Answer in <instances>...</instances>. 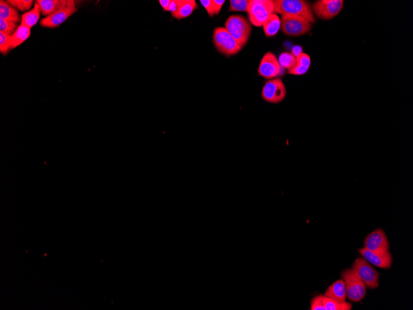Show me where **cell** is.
Here are the masks:
<instances>
[{
    "label": "cell",
    "instance_id": "1",
    "mask_svg": "<svg viewBox=\"0 0 413 310\" xmlns=\"http://www.w3.org/2000/svg\"><path fill=\"white\" fill-rule=\"evenodd\" d=\"M274 13L281 15H291L301 17L315 23L316 18L313 7L308 1L304 0H274Z\"/></svg>",
    "mask_w": 413,
    "mask_h": 310
},
{
    "label": "cell",
    "instance_id": "2",
    "mask_svg": "<svg viewBox=\"0 0 413 310\" xmlns=\"http://www.w3.org/2000/svg\"><path fill=\"white\" fill-rule=\"evenodd\" d=\"M225 29L242 48L248 43L251 35V23L244 16L232 15L227 19Z\"/></svg>",
    "mask_w": 413,
    "mask_h": 310
},
{
    "label": "cell",
    "instance_id": "3",
    "mask_svg": "<svg viewBox=\"0 0 413 310\" xmlns=\"http://www.w3.org/2000/svg\"><path fill=\"white\" fill-rule=\"evenodd\" d=\"M273 13V0H250L247 14L250 22L254 26H263L269 16Z\"/></svg>",
    "mask_w": 413,
    "mask_h": 310
},
{
    "label": "cell",
    "instance_id": "4",
    "mask_svg": "<svg viewBox=\"0 0 413 310\" xmlns=\"http://www.w3.org/2000/svg\"><path fill=\"white\" fill-rule=\"evenodd\" d=\"M214 44L220 53L227 56L236 55L242 48L225 28L219 27L215 29L213 36Z\"/></svg>",
    "mask_w": 413,
    "mask_h": 310
},
{
    "label": "cell",
    "instance_id": "5",
    "mask_svg": "<svg viewBox=\"0 0 413 310\" xmlns=\"http://www.w3.org/2000/svg\"><path fill=\"white\" fill-rule=\"evenodd\" d=\"M341 277L345 282L346 297L351 301H361L366 296L367 287L362 280L359 279L352 269H346L341 272Z\"/></svg>",
    "mask_w": 413,
    "mask_h": 310
},
{
    "label": "cell",
    "instance_id": "6",
    "mask_svg": "<svg viewBox=\"0 0 413 310\" xmlns=\"http://www.w3.org/2000/svg\"><path fill=\"white\" fill-rule=\"evenodd\" d=\"M280 29L283 33L290 37H299L308 34L312 29V24L301 17L282 15Z\"/></svg>",
    "mask_w": 413,
    "mask_h": 310
},
{
    "label": "cell",
    "instance_id": "7",
    "mask_svg": "<svg viewBox=\"0 0 413 310\" xmlns=\"http://www.w3.org/2000/svg\"><path fill=\"white\" fill-rule=\"evenodd\" d=\"M355 274L362 280L366 287L375 289L379 285V275L364 258H358L351 268Z\"/></svg>",
    "mask_w": 413,
    "mask_h": 310
},
{
    "label": "cell",
    "instance_id": "8",
    "mask_svg": "<svg viewBox=\"0 0 413 310\" xmlns=\"http://www.w3.org/2000/svg\"><path fill=\"white\" fill-rule=\"evenodd\" d=\"M287 90L283 81L279 78L271 80L265 84L262 88L261 96L266 102L271 103H280L285 98Z\"/></svg>",
    "mask_w": 413,
    "mask_h": 310
},
{
    "label": "cell",
    "instance_id": "9",
    "mask_svg": "<svg viewBox=\"0 0 413 310\" xmlns=\"http://www.w3.org/2000/svg\"><path fill=\"white\" fill-rule=\"evenodd\" d=\"M343 2V0H319L312 7L314 13L318 18L328 20L340 13Z\"/></svg>",
    "mask_w": 413,
    "mask_h": 310
},
{
    "label": "cell",
    "instance_id": "10",
    "mask_svg": "<svg viewBox=\"0 0 413 310\" xmlns=\"http://www.w3.org/2000/svg\"><path fill=\"white\" fill-rule=\"evenodd\" d=\"M77 11L78 9L76 8L75 1L71 0L70 3L68 5L59 9L51 15L42 19L41 21V26L46 28H57L65 22Z\"/></svg>",
    "mask_w": 413,
    "mask_h": 310
},
{
    "label": "cell",
    "instance_id": "11",
    "mask_svg": "<svg viewBox=\"0 0 413 310\" xmlns=\"http://www.w3.org/2000/svg\"><path fill=\"white\" fill-rule=\"evenodd\" d=\"M281 71V66L275 54L268 51L262 57L258 68V73L262 77L270 80L276 77Z\"/></svg>",
    "mask_w": 413,
    "mask_h": 310
},
{
    "label": "cell",
    "instance_id": "12",
    "mask_svg": "<svg viewBox=\"0 0 413 310\" xmlns=\"http://www.w3.org/2000/svg\"><path fill=\"white\" fill-rule=\"evenodd\" d=\"M365 248L372 252H389L390 243L384 231L378 228L368 234L365 238Z\"/></svg>",
    "mask_w": 413,
    "mask_h": 310
},
{
    "label": "cell",
    "instance_id": "13",
    "mask_svg": "<svg viewBox=\"0 0 413 310\" xmlns=\"http://www.w3.org/2000/svg\"><path fill=\"white\" fill-rule=\"evenodd\" d=\"M358 252L368 263L382 269H390L392 265V257L390 252H377L360 248Z\"/></svg>",
    "mask_w": 413,
    "mask_h": 310
},
{
    "label": "cell",
    "instance_id": "14",
    "mask_svg": "<svg viewBox=\"0 0 413 310\" xmlns=\"http://www.w3.org/2000/svg\"><path fill=\"white\" fill-rule=\"evenodd\" d=\"M324 295L335 300L336 302H345L346 291L345 282H344L343 279H339L333 282L326 290Z\"/></svg>",
    "mask_w": 413,
    "mask_h": 310
},
{
    "label": "cell",
    "instance_id": "15",
    "mask_svg": "<svg viewBox=\"0 0 413 310\" xmlns=\"http://www.w3.org/2000/svg\"><path fill=\"white\" fill-rule=\"evenodd\" d=\"M70 1L71 0H38L37 3L41 7L42 15L46 17L68 5Z\"/></svg>",
    "mask_w": 413,
    "mask_h": 310
},
{
    "label": "cell",
    "instance_id": "16",
    "mask_svg": "<svg viewBox=\"0 0 413 310\" xmlns=\"http://www.w3.org/2000/svg\"><path fill=\"white\" fill-rule=\"evenodd\" d=\"M177 10L172 13L173 18L177 19L187 18L198 8L195 0H177Z\"/></svg>",
    "mask_w": 413,
    "mask_h": 310
},
{
    "label": "cell",
    "instance_id": "17",
    "mask_svg": "<svg viewBox=\"0 0 413 310\" xmlns=\"http://www.w3.org/2000/svg\"><path fill=\"white\" fill-rule=\"evenodd\" d=\"M265 35L268 38L275 36L280 29V19L276 14H272L262 26Z\"/></svg>",
    "mask_w": 413,
    "mask_h": 310
},
{
    "label": "cell",
    "instance_id": "18",
    "mask_svg": "<svg viewBox=\"0 0 413 310\" xmlns=\"http://www.w3.org/2000/svg\"><path fill=\"white\" fill-rule=\"evenodd\" d=\"M0 19L17 23L21 20L16 9L6 1H0Z\"/></svg>",
    "mask_w": 413,
    "mask_h": 310
},
{
    "label": "cell",
    "instance_id": "19",
    "mask_svg": "<svg viewBox=\"0 0 413 310\" xmlns=\"http://www.w3.org/2000/svg\"><path fill=\"white\" fill-rule=\"evenodd\" d=\"M41 13V7L38 3H36L31 10L27 12L22 16L21 24L31 29L38 23Z\"/></svg>",
    "mask_w": 413,
    "mask_h": 310
},
{
    "label": "cell",
    "instance_id": "20",
    "mask_svg": "<svg viewBox=\"0 0 413 310\" xmlns=\"http://www.w3.org/2000/svg\"><path fill=\"white\" fill-rule=\"evenodd\" d=\"M30 36H31V29L21 24L17 27L16 30L11 36V49L21 45L29 38Z\"/></svg>",
    "mask_w": 413,
    "mask_h": 310
},
{
    "label": "cell",
    "instance_id": "21",
    "mask_svg": "<svg viewBox=\"0 0 413 310\" xmlns=\"http://www.w3.org/2000/svg\"><path fill=\"white\" fill-rule=\"evenodd\" d=\"M323 303L326 310H351L352 305L348 302L340 303L323 295Z\"/></svg>",
    "mask_w": 413,
    "mask_h": 310
},
{
    "label": "cell",
    "instance_id": "22",
    "mask_svg": "<svg viewBox=\"0 0 413 310\" xmlns=\"http://www.w3.org/2000/svg\"><path fill=\"white\" fill-rule=\"evenodd\" d=\"M278 60L281 67L288 69V70H290L297 65L296 58L292 55L291 53H281Z\"/></svg>",
    "mask_w": 413,
    "mask_h": 310
},
{
    "label": "cell",
    "instance_id": "23",
    "mask_svg": "<svg viewBox=\"0 0 413 310\" xmlns=\"http://www.w3.org/2000/svg\"><path fill=\"white\" fill-rule=\"evenodd\" d=\"M250 0H230L229 12H246L248 10Z\"/></svg>",
    "mask_w": 413,
    "mask_h": 310
},
{
    "label": "cell",
    "instance_id": "24",
    "mask_svg": "<svg viewBox=\"0 0 413 310\" xmlns=\"http://www.w3.org/2000/svg\"><path fill=\"white\" fill-rule=\"evenodd\" d=\"M6 2L15 9L21 11H29L33 4L32 0H8Z\"/></svg>",
    "mask_w": 413,
    "mask_h": 310
},
{
    "label": "cell",
    "instance_id": "25",
    "mask_svg": "<svg viewBox=\"0 0 413 310\" xmlns=\"http://www.w3.org/2000/svg\"><path fill=\"white\" fill-rule=\"evenodd\" d=\"M11 36L0 32V51L1 53L3 55H6L10 49H11Z\"/></svg>",
    "mask_w": 413,
    "mask_h": 310
},
{
    "label": "cell",
    "instance_id": "26",
    "mask_svg": "<svg viewBox=\"0 0 413 310\" xmlns=\"http://www.w3.org/2000/svg\"><path fill=\"white\" fill-rule=\"evenodd\" d=\"M17 29L16 23L0 19V32L11 36Z\"/></svg>",
    "mask_w": 413,
    "mask_h": 310
},
{
    "label": "cell",
    "instance_id": "27",
    "mask_svg": "<svg viewBox=\"0 0 413 310\" xmlns=\"http://www.w3.org/2000/svg\"><path fill=\"white\" fill-rule=\"evenodd\" d=\"M323 295H318L313 298L311 302V310H326L323 303Z\"/></svg>",
    "mask_w": 413,
    "mask_h": 310
},
{
    "label": "cell",
    "instance_id": "28",
    "mask_svg": "<svg viewBox=\"0 0 413 310\" xmlns=\"http://www.w3.org/2000/svg\"><path fill=\"white\" fill-rule=\"evenodd\" d=\"M296 58L297 65L303 66L308 68L310 67L311 64V58L308 54L302 53L300 55L297 56Z\"/></svg>",
    "mask_w": 413,
    "mask_h": 310
},
{
    "label": "cell",
    "instance_id": "29",
    "mask_svg": "<svg viewBox=\"0 0 413 310\" xmlns=\"http://www.w3.org/2000/svg\"><path fill=\"white\" fill-rule=\"evenodd\" d=\"M309 70V68L304 67V66L296 65L295 66H294L293 68L290 69V70H288L289 74L290 75H296V76H301L304 75L307 72H308Z\"/></svg>",
    "mask_w": 413,
    "mask_h": 310
},
{
    "label": "cell",
    "instance_id": "30",
    "mask_svg": "<svg viewBox=\"0 0 413 310\" xmlns=\"http://www.w3.org/2000/svg\"><path fill=\"white\" fill-rule=\"evenodd\" d=\"M200 2L206 9L209 16L213 18V16L215 15V13L212 0H200Z\"/></svg>",
    "mask_w": 413,
    "mask_h": 310
},
{
    "label": "cell",
    "instance_id": "31",
    "mask_svg": "<svg viewBox=\"0 0 413 310\" xmlns=\"http://www.w3.org/2000/svg\"><path fill=\"white\" fill-rule=\"evenodd\" d=\"M213 7H214V10L215 15H218L220 13V11L222 8L223 5L225 3V0H212Z\"/></svg>",
    "mask_w": 413,
    "mask_h": 310
},
{
    "label": "cell",
    "instance_id": "32",
    "mask_svg": "<svg viewBox=\"0 0 413 310\" xmlns=\"http://www.w3.org/2000/svg\"><path fill=\"white\" fill-rule=\"evenodd\" d=\"M303 53V49L300 45H295L291 50V55L296 58L301 53Z\"/></svg>",
    "mask_w": 413,
    "mask_h": 310
},
{
    "label": "cell",
    "instance_id": "33",
    "mask_svg": "<svg viewBox=\"0 0 413 310\" xmlns=\"http://www.w3.org/2000/svg\"><path fill=\"white\" fill-rule=\"evenodd\" d=\"M178 2L177 0H171L169 6H168L167 11H171L172 13H175L177 10Z\"/></svg>",
    "mask_w": 413,
    "mask_h": 310
},
{
    "label": "cell",
    "instance_id": "34",
    "mask_svg": "<svg viewBox=\"0 0 413 310\" xmlns=\"http://www.w3.org/2000/svg\"><path fill=\"white\" fill-rule=\"evenodd\" d=\"M171 0H160L159 3L164 11H167L170 5Z\"/></svg>",
    "mask_w": 413,
    "mask_h": 310
}]
</instances>
